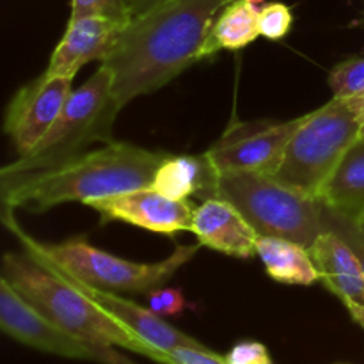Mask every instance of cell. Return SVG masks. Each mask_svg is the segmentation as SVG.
<instances>
[{
    "label": "cell",
    "mask_w": 364,
    "mask_h": 364,
    "mask_svg": "<svg viewBox=\"0 0 364 364\" xmlns=\"http://www.w3.org/2000/svg\"><path fill=\"white\" fill-rule=\"evenodd\" d=\"M230 2L233 0H166L132 18L102 63L121 109L208 57L213 23Z\"/></svg>",
    "instance_id": "1"
},
{
    "label": "cell",
    "mask_w": 364,
    "mask_h": 364,
    "mask_svg": "<svg viewBox=\"0 0 364 364\" xmlns=\"http://www.w3.org/2000/svg\"><path fill=\"white\" fill-rule=\"evenodd\" d=\"M167 156L169 153L130 142L109 141L50 171L0 181L4 208L45 212L63 203H89L148 188Z\"/></svg>",
    "instance_id": "2"
},
{
    "label": "cell",
    "mask_w": 364,
    "mask_h": 364,
    "mask_svg": "<svg viewBox=\"0 0 364 364\" xmlns=\"http://www.w3.org/2000/svg\"><path fill=\"white\" fill-rule=\"evenodd\" d=\"M2 277L46 318L73 336L95 347L124 348L149 358L151 348L148 345L103 311L59 270L28 252H7L2 262Z\"/></svg>",
    "instance_id": "3"
},
{
    "label": "cell",
    "mask_w": 364,
    "mask_h": 364,
    "mask_svg": "<svg viewBox=\"0 0 364 364\" xmlns=\"http://www.w3.org/2000/svg\"><path fill=\"white\" fill-rule=\"evenodd\" d=\"M119 110L110 73L100 64L85 84L71 91L63 112L38 146L14 164L2 167L0 181L50 171L85 153L92 142H109Z\"/></svg>",
    "instance_id": "4"
},
{
    "label": "cell",
    "mask_w": 364,
    "mask_h": 364,
    "mask_svg": "<svg viewBox=\"0 0 364 364\" xmlns=\"http://www.w3.org/2000/svg\"><path fill=\"white\" fill-rule=\"evenodd\" d=\"M13 226V223H11ZM14 233L20 237L23 251L36 259L95 288L123 294H149L156 288L166 287L171 277L187 265L199 245H178L171 256L156 263H135L130 259L117 258L98 247H92L85 240H68L63 244H41L27 237L23 231L13 226Z\"/></svg>",
    "instance_id": "5"
},
{
    "label": "cell",
    "mask_w": 364,
    "mask_h": 364,
    "mask_svg": "<svg viewBox=\"0 0 364 364\" xmlns=\"http://www.w3.org/2000/svg\"><path fill=\"white\" fill-rule=\"evenodd\" d=\"M363 117L348 100L333 98L306 119L284 149L274 178L291 191L320 201L327 180L361 137Z\"/></svg>",
    "instance_id": "6"
},
{
    "label": "cell",
    "mask_w": 364,
    "mask_h": 364,
    "mask_svg": "<svg viewBox=\"0 0 364 364\" xmlns=\"http://www.w3.org/2000/svg\"><path fill=\"white\" fill-rule=\"evenodd\" d=\"M215 196L237 206L259 237L288 238L309 249L326 231L322 203L291 191L269 174L219 173Z\"/></svg>",
    "instance_id": "7"
},
{
    "label": "cell",
    "mask_w": 364,
    "mask_h": 364,
    "mask_svg": "<svg viewBox=\"0 0 364 364\" xmlns=\"http://www.w3.org/2000/svg\"><path fill=\"white\" fill-rule=\"evenodd\" d=\"M304 119L306 114L284 123L242 124L231 128L206 151V156L217 173L247 171L274 176L283 162L288 142Z\"/></svg>",
    "instance_id": "8"
},
{
    "label": "cell",
    "mask_w": 364,
    "mask_h": 364,
    "mask_svg": "<svg viewBox=\"0 0 364 364\" xmlns=\"http://www.w3.org/2000/svg\"><path fill=\"white\" fill-rule=\"evenodd\" d=\"M0 327L13 340L45 354L78 361H98L100 347L60 329L25 301L6 277H0Z\"/></svg>",
    "instance_id": "9"
},
{
    "label": "cell",
    "mask_w": 364,
    "mask_h": 364,
    "mask_svg": "<svg viewBox=\"0 0 364 364\" xmlns=\"http://www.w3.org/2000/svg\"><path fill=\"white\" fill-rule=\"evenodd\" d=\"M73 78L43 73L25 84L6 110L4 128L18 155H27L48 134L71 95Z\"/></svg>",
    "instance_id": "10"
},
{
    "label": "cell",
    "mask_w": 364,
    "mask_h": 364,
    "mask_svg": "<svg viewBox=\"0 0 364 364\" xmlns=\"http://www.w3.org/2000/svg\"><path fill=\"white\" fill-rule=\"evenodd\" d=\"M107 220H121L142 230L162 235H174L176 231H192V217L196 206L187 201L167 198L151 187L139 188L127 194L105 199H92L85 203Z\"/></svg>",
    "instance_id": "11"
},
{
    "label": "cell",
    "mask_w": 364,
    "mask_h": 364,
    "mask_svg": "<svg viewBox=\"0 0 364 364\" xmlns=\"http://www.w3.org/2000/svg\"><path fill=\"white\" fill-rule=\"evenodd\" d=\"M46 265H48V263H46ZM53 269H55V267H53ZM59 272L63 274L64 277H68L75 287L80 288V290L84 291L92 302H96L103 311L109 313V315L112 316V318H116L121 326L127 327L132 334H135L142 343L148 345V347L151 348L148 359H151V361H155L159 352L173 350V348L185 347V345H191V347H199V345H203L199 343L198 340H194L192 336L181 333L176 327L167 323L166 320L160 315H156L151 308H144V306L137 304V302L130 301V299L121 297L116 291H107L102 290V288L91 287V284L84 283V281L77 279V277L68 276L63 270H59Z\"/></svg>",
    "instance_id": "12"
},
{
    "label": "cell",
    "mask_w": 364,
    "mask_h": 364,
    "mask_svg": "<svg viewBox=\"0 0 364 364\" xmlns=\"http://www.w3.org/2000/svg\"><path fill=\"white\" fill-rule=\"evenodd\" d=\"M124 21L105 16H85L68 21L63 39L50 57L45 75L75 78V75L92 60H103L116 45Z\"/></svg>",
    "instance_id": "13"
},
{
    "label": "cell",
    "mask_w": 364,
    "mask_h": 364,
    "mask_svg": "<svg viewBox=\"0 0 364 364\" xmlns=\"http://www.w3.org/2000/svg\"><path fill=\"white\" fill-rule=\"evenodd\" d=\"M323 287L336 295L364 329V270L352 249L333 231L326 230L309 247Z\"/></svg>",
    "instance_id": "14"
},
{
    "label": "cell",
    "mask_w": 364,
    "mask_h": 364,
    "mask_svg": "<svg viewBox=\"0 0 364 364\" xmlns=\"http://www.w3.org/2000/svg\"><path fill=\"white\" fill-rule=\"evenodd\" d=\"M192 233L205 247L235 258H252L259 237L237 206L217 196L196 206Z\"/></svg>",
    "instance_id": "15"
},
{
    "label": "cell",
    "mask_w": 364,
    "mask_h": 364,
    "mask_svg": "<svg viewBox=\"0 0 364 364\" xmlns=\"http://www.w3.org/2000/svg\"><path fill=\"white\" fill-rule=\"evenodd\" d=\"M217 176L219 173L206 153L201 156L169 155L156 169L151 188L178 201H187L194 196H199L205 201L215 198Z\"/></svg>",
    "instance_id": "16"
},
{
    "label": "cell",
    "mask_w": 364,
    "mask_h": 364,
    "mask_svg": "<svg viewBox=\"0 0 364 364\" xmlns=\"http://www.w3.org/2000/svg\"><path fill=\"white\" fill-rule=\"evenodd\" d=\"M320 203L336 215L364 224V139L345 153L320 194Z\"/></svg>",
    "instance_id": "17"
},
{
    "label": "cell",
    "mask_w": 364,
    "mask_h": 364,
    "mask_svg": "<svg viewBox=\"0 0 364 364\" xmlns=\"http://www.w3.org/2000/svg\"><path fill=\"white\" fill-rule=\"evenodd\" d=\"M256 255L265 265L267 274L277 283L311 287L320 281L309 249L297 242L279 237H258Z\"/></svg>",
    "instance_id": "18"
},
{
    "label": "cell",
    "mask_w": 364,
    "mask_h": 364,
    "mask_svg": "<svg viewBox=\"0 0 364 364\" xmlns=\"http://www.w3.org/2000/svg\"><path fill=\"white\" fill-rule=\"evenodd\" d=\"M259 9L245 0H233L228 4L213 23L208 41V57L219 50H240L259 38Z\"/></svg>",
    "instance_id": "19"
},
{
    "label": "cell",
    "mask_w": 364,
    "mask_h": 364,
    "mask_svg": "<svg viewBox=\"0 0 364 364\" xmlns=\"http://www.w3.org/2000/svg\"><path fill=\"white\" fill-rule=\"evenodd\" d=\"M329 87L333 98L347 100L364 92V57H350L336 64L329 73Z\"/></svg>",
    "instance_id": "20"
},
{
    "label": "cell",
    "mask_w": 364,
    "mask_h": 364,
    "mask_svg": "<svg viewBox=\"0 0 364 364\" xmlns=\"http://www.w3.org/2000/svg\"><path fill=\"white\" fill-rule=\"evenodd\" d=\"M291 23H294V14L287 4L272 2L259 9V36L270 39V41H279L284 36H288Z\"/></svg>",
    "instance_id": "21"
},
{
    "label": "cell",
    "mask_w": 364,
    "mask_h": 364,
    "mask_svg": "<svg viewBox=\"0 0 364 364\" xmlns=\"http://www.w3.org/2000/svg\"><path fill=\"white\" fill-rule=\"evenodd\" d=\"M85 16H105L128 23L130 11L127 0H71L70 20Z\"/></svg>",
    "instance_id": "22"
},
{
    "label": "cell",
    "mask_w": 364,
    "mask_h": 364,
    "mask_svg": "<svg viewBox=\"0 0 364 364\" xmlns=\"http://www.w3.org/2000/svg\"><path fill=\"white\" fill-rule=\"evenodd\" d=\"M323 224H326V230L336 233L352 249L364 270V224H358L354 220L336 215L326 206H323Z\"/></svg>",
    "instance_id": "23"
},
{
    "label": "cell",
    "mask_w": 364,
    "mask_h": 364,
    "mask_svg": "<svg viewBox=\"0 0 364 364\" xmlns=\"http://www.w3.org/2000/svg\"><path fill=\"white\" fill-rule=\"evenodd\" d=\"M155 361L160 364H228L226 358L215 354L205 345H199V347L185 345V347H176L173 350L159 352Z\"/></svg>",
    "instance_id": "24"
},
{
    "label": "cell",
    "mask_w": 364,
    "mask_h": 364,
    "mask_svg": "<svg viewBox=\"0 0 364 364\" xmlns=\"http://www.w3.org/2000/svg\"><path fill=\"white\" fill-rule=\"evenodd\" d=\"M149 308L160 316H176L185 309V297L178 288L162 287L148 294Z\"/></svg>",
    "instance_id": "25"
},
{
    "label": "cell",
    "mask_w": 364,
    "mask_h": 364,
    "mask_svg": "<svg viewBox=\"0 0 364 364\" xmlns=\"http://www.w3.org/2000/svg\"><path fill=\"white\" fill-rule=\"evenodd\" d=\"M228 364H274L269 350L259 341H238L226 355Z\"/></svg>",
    "instance_id": "26"
},
{
    "label": "cell",
    "mask_w": 364,
    "mask_h": 364,
    "mask_svg": "<svg viewBox=\"0 0 364 364\" xmlns=\"http://www.w3.org/2000/svg\"><path fill=\"white\" fill-rule=\"evenodd\" d=\"M100 364H137L132 359H128L127 355H123L121 352L116 350V347H100L98 361Z\"/></svg>",
    "instance_id": "27"
},
{
    "label": "cell",
    "mask_w": 364,
    "mask_h": 364,
    "mask_svg": "<svg viewBox=\"0 0 364 364\" xmlns=\"http://www.w3.org/2000/svg\"><path fill=\"white\" fill-rule=\"evenodd\" d=\"M166 0H127L128 11H130V20L135 16H141V14L148 13L153 7L160 6Z\"/></svg>",
    "instance_id": "28"
},
{
    "label": "cell",
    "mask_w": 364,
    "mask_h": 364,
    "mask_svg": "<svg viewBox=\"0 0 364 364\" xmlns=\"http://www.w3.org/2000/svg\"><path fill=\"white\" fill-rule=\"evenodd\" d=\"M245 2L255 4V6H259V4H263V2H265V0H245Z\"/></svg>",
    "instance_id": "29"
},
{
    "label": "cell",
    "mask_w": 364,
    "mask_h": 364,
    "mask_svg": "<svg viewBox=\"0 0 364 364\" xmlns=\"http://www.w3.org/2000/svg\"><path fill=\"white\" fill-rule=\"evenodd\" d=\"M361 139H364V123H363V128H361Z\"/></svg>",
    "instance_id": "30"
}]
</instances>
